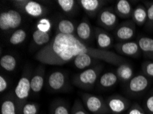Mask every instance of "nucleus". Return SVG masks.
Returning <instances> with one entry per match:
<instances>
[{"label": "nucleus", "mask_w": 153, "mask_h": 114, "mask_svg": "<svg viewBox=\"0 0 153 114\" xmlns=\"http://www.w3.org/2000/svg\"><path fill=\"white\" fill-rule=\"evenodd\" d=\"M83 53L116 66L128 62L116 52L91 47L76 35L61 34H56L49 43L42 46L34 55V59L43 64L62 66Z\"/></svg>", "instance_id": "f257e3e1"}, {"label": "nucleus", "mask_w": 153, "mask_h": 114, "mask_svg": "<svg viewBox=\"0 0 153 114\" xmlns=\"http://www.w3.org/2000/svg\"><path fill=\"white\" fill-rule=\"evenodd\" d=\"M102 70L103 65L101 63L85 69L74 76L73 84L81 90H91L98 82Z\"/></svg>", "instance_id": "f03ea898"}, {"label": "nucleus", "mask_w": 153, "mask_h": 114, "mask_svg": "<svg viewBox=\"0 0 153 114\" xmlns=\"http://www.w3.org/2000/svg\"><path fill=\"white\" fill-rule=\"evenodd\" d=\"M31 76L32 74H30V71L25 69L15 88L14 97L17 103L18 114L22 107L27 103V99L30 95Z\"/></svg>", "instance_id": "7ed1b4c3"}, {"label": "nucleus", "mask_w": 153, "mask_h": 114, "mask_svg": "<svg viewBox=\"0 0 153 114\" xmlns=\"http://www.w3.org/2000/svg\"><path fill=\"white\" fill-rule=\"evenodd\" d=\"M16 10L34 18H41L47 15L48 8L39 2L32 0H15L12 1Z\"/></svg>", "instance_id": "20e7f679"}, {"label": "nucleus", "mask_w": 153, "mask_h": 114, "mask_svg": "<svg viewBox=\"0 0 153 114\" xmlns=\"http://www.w3.org/2000/svg\"><path fill=\"white\" fill-rule=\"evenodd\" d=\"M82 102L85 107L93 114H108L110 113L103 98L89 93L82 94Z\"/></svg>", "instance_id": "39448f33"}, {"label": "nucleus", "mask_w": 153, "mask_h": 114, "mask_svg": "<svg viewBox=\"0 0 153 114\" xmlns=\"http://www.w3.org/2000/svg\"><path fill=\"white\" fill-rule=\"evenodd\" d=\"M150 85L149 78L143 73L138 74L126 83V92L132 97H138L146 91Z\"/></svg>", "instance_id": "423d86ee"}, {"label": "nucleus", "mask_w": 153, "mask_h": 114, "mask_svg": "<svg viewBox=\"0 0 153 114\" xmlns=\"http://www.w3.org/2000/svg\"><path fill=\"white\" fill-rule=\"evenodd\" d=\"M23 17L19 11L8 10L0 14V28L3 32H10L17 29L22 25Z\"/></svg>", "instance_id": "0eeeda50"}, {"label": "nucleus", "mask_w": 153, "mask_h": 114, "mask_svg": "<svg viewBox=\"0 0 153 114\" xmlns=\"http://www.w3.org/2000/svg\"><path fill=\"white\" fill-rule=\"evenodd\" d=\"M119 17L115 13L114 9L108 7L102 9L100 12L97 19H98V24L101 27V28L106 30V31H111L115 29L119 25Z\"/></svg>", "instance_id": "6e6552de"}, {"label": "nucleus", "mask_w": 153, "mask_h": 114, "mask_svg": "<svg viewBox=\"0 0 153 114\" xmlns=\"http://www.w3.org/2000/svg\"><path fill=\"white\" fill-rule=\"evenodd\" d=\"M106 103L112 114H122L128 111L132 104L129 99L120 94L111 95L106 99Z\"/></svg>", "instance_id": "1a4fd4ad"}, {"label": "nucleus", "mask_w": 153, "mask_h": 114, "mask_svg": "<svg viewBox=\"0 0 153 114\" xmlns=\"http://www.w3.org/2000/svg\"><path fill=\"white\" fill-rule=\"evenodd\" d=\"M136 34V25L133 21L128 20L122 22L114 29V36L116 40L121 42L131 41Z\"/></svg>", "instance_id": "9d476101"}, {"label": "nucleus", "mask_w": 153, "mask_h": 114, "mask_svg": "<svg viewBox=\"0 0 153 114\" xmlns=\"http://www.w3.org/2000/svg\"><path fill=\"white\" fill-rule=\"evenodd\" d=\"M46 85L52 92H61L66 89L68 85V77L63 72L56 71L51 73L46 79Z\"/></svg>", "instance_id": "9b49d317"}, {"label": "nucleus", "mask_w": 153, "mask_h": 114, "mask_svg": "<svg viewBox=\"0 0 153 114\" xmlns=\"http://www.w3.org/2000/svg\"><path fill=\"white\" fill-rule=\"evenodd\" d=\"M116 53L121 56L138 57L141 50L137 41H127L118 43L114 45Z\"/></svg>", "instance_id": "f8f14e48"}, {"label": "nucleus", "mask_w": 153, "mask_h": 114, "mask_svg": "<svg viewBox=\"0 0 153 114\" xmlns=\"http://www.w3.org/2000/svg\"><path fill=\"white\" fill-rule=\"evenodd\" d=\"M45 69L39 66L32 74L31 76V92L33 94H39L42 90L45 84Z\"/></svg>", "instance_id": "ddd939ff"}, {"label": "nucleus", "mask_w": 153, "mask_h": 114, "mask_svg": "<svg viewBox=\"0 0 153 114\" xmlns=\"http://www.w3.org/2000/svg\"><path fill=\"white\" fill-rule=\"evenodd\" d=\"M94 36L96 38V45L100 49L108 50L113 45V39L111 35L101 27H95Z\"/></svg>", "instance_id": "4468645a"}, {"label": "nucleus", "mask_w": 153, "mask_h": 114, "mask_svg": "<svg viewBox=\"0 0 153 114\" xmlns=\"http://www.w3.org/2000/svg\"><path fill=\"white\" fill-rule=\"evenodd\" d=\"M78 1L85 13L91 18L98 17L99 13L106 4L105 1L101 0H79Z\"/></svg>", "instance_id": "2eb2a0df"}, {"label": "nucleus", "mask_w": 153, "mask_h": 114, "mask_svg": "<svg viewBox=\"0 0 153 114\" xmlns=\"http://www.w3.org/2000/svg\"><path fill=\"white\" fill-rule=\"evenodd\" d=\"M94 35V30H93L91 23L87 19H83L76 27V36L86 44L90 41Z\"/></svg>", "instance_id": "dca6fc26"}, {"label": "nucleus", "mask_w": 153, "mask_h": 114, "mask_svg": "<svg viewBox=\"0 0 153 114\" xmlns=\"http://www.w3.org/2000/svg\"><path fill=\"white\" fill-rule=\"evenodd\" d=\"M73 64L76 68L80 70H85L100 64L101 61L96 59L91 55L83 53L76 57L73 60Z\"/></svg>", "instance_id": "f3484780"}, {"label": "nucleus", "mask_w": 153, "mask_h": 114, "mask_svg": "<svg viewBox=\"0 0 153 114\" xmlns=\"http://www.w3.org/2000/svg\"><path fill=\"white\" fill-rule=\"evenodd\" d=\"M137 42L143 56L153 61V38L148 36H140L138 37Z\"/></svg>", "instance_id": "a211bd4d"}, {"label": "nucleus", "mask_w": 153, "mask_h": 114, "mask_svg": "<svg viewBox=\"0 0 153 114\" xmlns=\"http://www.w3.org/2000/svg\"><path fill=\"white\" fill-rule=\"evenodd\" d=\"M133 9L131 4L127 0H118L114 10L119 18H128L132 17Z\"/></svg>", "instance_id": "6ab92c4d"}, {"label": "nucleus", "mask_w": 153, "mask_h": 114, "mask_svg": "<svg viewBox=\"0 0 153 114\" xmlns=\"http://www.w3.org/2000/svg\"><path fill=\"white\" fill-rule=\"evenodd\" d=\"M115 73L117 74L118 79L123 83H127L134 76L133 67L128 62L118 66Z\"/></svg>", "instance_id": "aec40b11"}, {"label": "nucleus", "mask_w": 153, "mask_h": 114, "mask_svg": "<svg viewBox=\"0 0 153 114\" xmlns=\"http://www.w3.org/2000/svg\"><path fill=\"white\" fill-rule=\"evenodd\" d=\"M119 79L116 73L113 72H106L100 76L98 84L102 89H109L116 85Z\"/></svg>", "instance_id": "412c9836"}, {"label": "nucleus", "mask_w": 153, "mask_h": 114, "mask_svg": "<svg viewBox=\"0 0 153 114\" xmlns=\"http://www.w3.org/2000/svg\"><path fill=\"white\" fill-rule=\"evenodd\" d=\"M132 21L138 26H143L147 22V9L143 4H139L133 9Z\"/></svg>", "instance_id": "4be33fe9"}, {"label": "nucleus", "mask_w": 153, "mask_h": 114, "mask_svg": "<svg viewBox=\"0 0 153 114\" xmlns=\"http://www.w3.org/2000/svg\"><path fill=\"white\" fill-rule=\"evenodd\" d=\"M1 114H18L17 103L12 94L4 97L2 100Z\"/></svg>", "instance_id": "5701e85b"}, {"label": "nucleus", "mask_w": 153, "mask_h": 114, "mask_svg": "<svg viewBox=\"0 0 153 114\" xmlns=\"http://www.w3.org/2000/svg\"><path fill=\"white\" fill-rule=\"evenodd\" d=\"M76 30L75 24L70 20L62 19L57 24L56 34L75 35Z\"/></svg>", "instance_id": "b1692460"}, {"label": "nucleus", "mask_w": 153, "mask_h": 114, "mask_svg": "<svg viewBox=\"0 0 153 114\" xmlns=\"http://www.w3.org/2000/svg\"><path fill=\"white\" fill-rule=\"evenodd\" d=\"M32 40L36 45L44 46L51 40V32H44L36 29L32 34Z\"/></svg>", "instance_id": "393cba45"}, {"label": "nucleus", "mask_w": 153, "mask_h": 114, "mask_svg": "<svg viewBox=\"0 0 153 114\" xmlns=\"http://www.w3.org/2000/svg\"><path fill=\"white\" fill-rule=\"evenodd\" d=\"M0 65L1 68L7 72H13L17 68V62L16 58L12 55L6 54L0 60Z\"/></svg>", "instance_id": "a878e982"}, {"label": "nucleus", "mask_w": 153, "mask_h": 114, "mask_svg": "<svg viewBox=\"0 0 153 114\" xmlns=\"http://www.w3.org/2000/svg\"><path fill=\"white\" fill-rule=\"evenodd\" d=\"M51 114H71V110L65 101L56 100L51 105Z\"/></svg>", "instance_id": "bb28decb"}, {"label": "nucleus", "mask_w": 153, "mask_h": 114, "mask_svg": "<svg viewBox=\"0 0 153 114\" xmlns=\"http://www.w3.org/2000/svg\"><path fill=\"white\" fill-rule=\"evenodd\" d=\"M27 37V32L25 30L20 28L14 31L8 39L9 43L13 45H19L24 43Z\"/></svg>", "instance_id": "cd10ccee"}, {"label": "nucleus", "mask_w": 153, "mask_h": 114, "mask_svg": "<svg viewBox=\"0 0 153 114\" xmlns=\"http://www.w3.org/2000/svg\"><path fill=\"white\" fill-rule=\"evenodd\" d=\"M40 104L34 102H27L25 103L19 114H39Z\"/></svg>", "instance_id": "c85d7f7f"}, {"label": "nucleus", "mask_w": 153, "mask_h": 114, "mask_svg": "<svg viewBox=\"0 0 153 114\" xmlns=\"http://www.w3.org/2000/svg\"><path fill=\"white\" fill-rule=\"evenodd\" d=\"M56 3L62 12L66 14H71L75 9L76 1L74 0H57Z\"/></svg>", "instance_id": "c756f323"}, {"label": "nucleus", "mask_w": 153, "mask_h": 114, "mask_svg": "<svg viewBox=\"0 0 153 114\" xmlns=\"http://www.w3.org/2000/svg\"><path fill=\"white\" fill-rule=\"evenodd\" d=\"M146 8L147 9V22L146 28L148 29H153V1L146 3Z\"/></svg>", "instance_id": "7c9ffc66"}, {"label": "nucleus", "mask_w": 153, "mask_h": 114, "mask_svg": "<svg viewBox=\"0 0 153 114\" xmlns=\"http://www.w3.org/2000/svg\"><path fill=\"white\" fill-rule=\"evenodd\" d=\"M143 108L147 114H153V90L148 93L145 98Z\"/></svg>", "instance_id": "2f4dec72"}, {"label": "nucleus", "mask_w": 153, "mask_h": 114, "mask_svg": "<svg viewBox=\"0 0 153 114\" xmlns=\"http://www.w3.org/2000/svg\"><path fill=\"white\" fill-rule=\"evenodd\" d=\"M71 114H89L85 109L82 102L79 99H76L71 109Z\"/></svg>", "instance_id": "473e14b6"}, {"label": "nucleus", "mask_w": 153, "mask_h": 114, "mask_svg": "<svg viewBox=\"0 0 153 114\" xmlns=\"http://www.w3.org/2000/svg\"><path fill=\"white\" fill-rule=\"evenodd\" d=\"M142 73L148 78L153 79V61L146 60L141 64Z\"/></svg>", "instance_id": "72a5a7b5"}, {"label": "nucleus", "mask_w": 153, "mask_h": 114, "mask_svg": "<svg viewBox=\"0 0 153 114\" xmlns=\"http://www.w3.org/2000/svg\"><path fill=\"white\" fill-rule=\"evenodd\" d=\"M51 22L47 18H42L39 21L36 25V29L44 32H50Z\"/></svg>", "instance_id": "f704fd0d"}, {"label": "nucleus", "mask_w": 153, "mask_h": 114, "mask_svg": "<svg viewBox=\"0 0 153 114\" xmlns=\"http://www.w3.org/2000/svg\"><path fill=\"white\" fill-rule=\"evenodd\" d=\"M126 114H147L140 104L133 103L126 111Z\"/></svg>", "instance_id": "c9c22d12"}, {"label": "nucleus", "mask_w": 153, "mask_h": 114, "mask_svg": "<svg viewBox=\"0 0 153 114\" xmlns=\"http://www.w3.org/2000/svg\"><path fill=\"white\" fill-rule=\"evenodd\" d=\"M8 88V82L6 79L5 76H4L2 74L0 76V92L3 93L7 90Z\"/></svg>", "instance_id": "e433bc0d"}]
</instances>
